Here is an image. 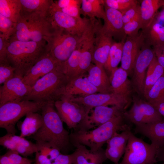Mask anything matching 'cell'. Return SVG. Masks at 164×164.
I'll return each instance as SVG.
<instances>
[{"mask_svg":"<svg viewBox=\"0 0 164 164\" xmlns=\"http://www.w3.org/2000/svg\"><path fill=\"white\" fill-rule=\"evenodd\" d=\"M0 164H12L6 153L0 156Z\"/></svg>","mask_w":164,"mask_h":164,"instance_id":"obj_53","label":"cell"},{"mask_svg":"<svg viewBox=\"0 0 164 164\" xmlns=\"http://www.w3.org/2000/svg\"><path fill=\"white\" fill-rule=\"evenodd\" d=\"M55 108L63 122L70 129L76 131L88 115L83 105L63 97L54 101Z\"/></svg>","mask_w":164,"mask_h":164,"instance_id":"obj_9","label":"cell"},{"mask_svg":"<svg viewBox=\"0 0 164 164\" xmlns=\"http://www.w3.org/2000/svg\"><path fill=\"white\" fill-rule=\"evenodd\" d=\"M154 50L159 63L164 69V56L158 51Z\"/></svg>","mask_w":164,"mask_h":164,"instance_id":"obj_51","label":"cell"},{"mask_svg":"<svg viewBox=\"0 0 164 164\" xmlns=\"http://www.w3.org/2000/svg\"><path fill=\"white\" fill-rule=\"evenodd\" d=\"M164 74V69L159 64L155 57L146 72L144 97L156 81Z\"/></svg>","mask_w":164,"mask_h":164,"instance_id":"obj_32","label":"cell"},{"mask_svg":"<svg viewBox=\"0 0 164 164\" xmlns=\"http://www.w3.org/2000/svg\"><path fill=\"white\" fill-rule=\"evenodd\" d=\"M104 6L105 16L101 31L106 35L115 38L124 40L126 38L121 13L117 10Z\"/></svg>","mask_w":164,"mask_h":164,"instance_id":"obj_18","label":"cell"},{"mask_svg":"<svg viewBox=\"0 0 164 164\" xmlns=\"http://www.w3.org/2000/svg\"><path fill=\"white\" fill-rule=\"evenodd\" d=\"M164 5V0H143L140 6L142 30L149 26L155 18L158 10Z\"/></svg>","mask_w":164,"mask_h":164,"instance_id":"obj_27","label":"cell"},{"mask_svg":"<svg viewBox=\"0 0 164 164\" xmlns=\"http://www.w3.org/2000/svg\"><path fill=\"white\" fill-rule=\"evenodd\" d=\"M124 42H114L110 50L106 63L104 66L105 69L110 74L116 68L121 62Z\"/></svg>","mask_w":164,"mask_h":164,"instance_id":"obj_34","label":"cell"},{"mask_svg":"<svg viewBox=\"0 0 164 164\" xmlns=\"http://www.w3.org/2000/svg\"><path fill=\"white\" fill-rule=\"evenodd\" d=\"M0 145L9 150L16 151L17 144L12 140L10 134L7 133L0 138Z\"/></svg>","mask_w":164,"mask_h":164,"instance_id":"obj_45","label":"cell"},{"mask_svg":"<svg viewBox=\"0 0 164 164\" xmlns=\"http://www.w3.org/2000/svg\"><path fill=\"white\" fill-rule=\"evenodd\" d=\"M52 164H73V163L71 154L61 153Z\"/></svg>","mask_w":164,"mask_h":164,"instance_id":"obj_48","label":"cell"},{"mask_svg":"<svg viewBox=\"0 0 164 164\" xmlns=\"http://www.w3.org/2000/svg\"><path fill=\"white\" fill-rule=\"evenodd\" d=\"M81 38L76 48L67 60L60 64V70L66 76L68 81L74 77L77 70L81 52Z\"/></svg>","mask_w":164,"mask_h":164,"instance_id":"obj_29","label":"cell"},{"mask_svg":"<svg viewBox=\"0 0 164 164\" xmlns=\"http://www.w3.org/2000/svg\"><path fill=\"white\" fill-rule=\"evenodd\" d=\"M153 49L158 51L164 56V44L153 48Z\"/></svg>","mask_w":164,"mask_h":164,"instance_id":"obj_55","label":"cell"},{"mask_svg":"<svg viewBox=\"0 0 164 164\" xmlns=\"http://www.w3.org/2000/svg\"><path fill=\"white\" fill-rule=\"evenodd\" d=\"M155 57L153 49L144 42L135 59L131 80L133 90L140 96H144L146 70Z\"/></svg>","mask_w":164,"mask_h":164,"instance_id":"obj_11","label":"cell"},{"mask_svg":"<svg viewBox=\"0 0 164 164\" xmlns=\"http://www.w3.org/2000/svg\"><path fill=\"white\" fill-rule=\"evenodd\" d=\"M125 109L116 106H99L92 109L76 131H88L105 123L113 118L123 114Z\"/></svg>","mask_w":164,"mask_h":164,"instance_id":"obj_14","label":"cell"},{"mask_svg":"<svg viewBox=\"0 0 164 164\" xmlns=\"http://www.w3.org/2000/svg\"><path fill=\"white\" fill-rule=\"evenodd\" d=\"M157 19L160 22L164 24V5L162 7V9L157 16Z\"/></svg>","mask_w":164,"mask_h":164,"instance_id":"obj_54","label":"cell"},{"mask_svg":"<svg viewBox=\"0 0 164 164\" xmlns=\"http://www.w3.org/2000/svg\"><path fill=\"white\" fill-rule=\"evenodd\" d=\"M145 97L150 103L164 98V74L152 87Z\"/></svg>","mask_w":164,"mask_h":164,"instance_id":"obj_35","label":"cell"},{"mask_svg":"<svg viewBox=\"0 0 164 164\" xmlns=\"http://www.w3.org/2000/svg\"><path fill=\"white\" fill-rule=\"evenodd\" d=\"M81 0H59L53 1L51 6L56 9H60L74 5H80Z\"/></svg>","mask_w":164,"mask_h":164,"instance_id":"obj_44","label":"cell"},{"mask_svg":"<svg viewBox=\"0 0 164 164\" xmlns=\"http://www.w3.org/2000/svg\"><path fill=\"white\" fill-rule=\"evenodd\" d=\"M132 126L126 119L124 114L92 130L74 131L70 134V141L73 146L80 144L88 147L92 152H96L116 133L131 130Z\"/></svg>","mask_w":164,"mask_h":164,"instance_id":"obj_2","label":"cell"},{"mask_svg":"<svg viewBox=\"0 0 164 164\" xmlns=\"http://www.w3.org/2000/svg\"><path fill=\"white\" fill-rule=\"evenodd\" d=\"M46 102L22 100L0 105V127L5 129L7 134H15V126L19 120L29 113L41 110Z\"/></svg>","mask_w":164,"mask_h":164,"instance_id":"obj_6","label":"cell"},{"mask_svg":"<svg viewBox=\"0 0 164 164\" xmlns=\"http://www.w3.org/2000/svg\"><path fill=\"white\" fill-rule=\"evenodd\" d=\"M144 43L142 31L136 36L126 37L123 47L121 67L128 75H132L135 59Z\"/></svg>","mask_w":164,"mask_h":164,"instance_id":"obj_16","label":"cell"},{"mask_svg":"<svg viewBox=\"0 0 164 164\" xmlns=\"http://www.w3.org/2000/svg\"></svg>","mask_w":164,"mask_h":164,"instance_id":"obj_57","label":"cell"},{"mask_svg":"<svg viewBox=\"0 0 164 164\" xmlns=\"http://www.w3.org/2000/svg\"><path fill=\"white\" fill-rule=\"evenodd\" d=\"M70 99L72 101L83 105L88 114L94 108L102 106H116L126 110L132 101L131 97L112 93L109 94L96 93L84 96L76 97Z\"/></svg>","mask_w":164,"mask_h":164,"instance_id":"obj_12","label":"cell"},{"mask_svg":"<svg viewBox=\"0 0 164 164\" xmlns=\"http://www.w3.org/2000/svg\"><path fill=\"white\" fill-rule=\"evenodd\" d=\"M53 101L47 102L43 107L42 126L34 135L29 137L36 142L50 144L63 154L68 153L74 147L70 139V133L64 128L63 121L57 112Z\"/></svg>","mask_w":164,"mask_h":164,"instance_id":"obj_1","label":"cell"},{"mask_svg":"<svg viewBox=\"0 0 164 164\" xmlns=\"http://www.w3.org/2000/svg\"><path fill=\"white\" fill-rule=\"evenodd\" d=\"M104 5L122 12L138 3L135 0H105Z\"/></svg>","mask_w":164,"mask_h":164,"instance_id":"obj_38","label":"cell"},{"mask_svg":"<svg viewBox=\"0 0 164 164\" xmlns=\"http://www.w3.org/2000/svg\"><path fill=\"white\" fill-rule=\"evenodd\" d=\"M53 1L51 0H20L22 5L21 12H36L47 15Z\"/></svg>","mask_w":164,"mask_h":164,"instance_id":"obj_33","label":"cell"},{"mask_svg":"<svg viewBox=\"0 0 164 164\" xmlns=\"http://www.w3.org/2000/svg\"><path fill=\"white\" fill-rule=\"evenodd\" d=\"M15 69L9 63L0 64V84H3L15 75Z\"/></svg>","mask_w":164,"mask_h":164,"instance_id":"obj_40","label":"cell"},{"mask_svg":"<svg viewBox=\"0 0 164 164\" xmlns=\"http://www.w3.org/2000/svg\"><path fill=\"white\" fill-rule=\"evenodd\" d=\"M43 119L41 114L36 112L27 114L23 121L20 123V136L30 137L35 134L42 126Z\"/></svg>","mask_w":164,"mask_h":164,"instance_id":"obj_28","label":"cell"},{"mask_svg":"<svg viewBox=\"0 0 164 164\" xmlns=\"http://www.w3.org/2000/svg\"><path fill=\"white\" fill-rule=\"evenodd\" d=\"M20 0H0V14L17 23L21 16Z\"/></svg>","mask_w":164,"mask_h":164,"instance_id":"obj_31","label":"cell"},{"mask_svg":"<svg viewBox=\"0 0 164 164\" xmlns=\"http://www.w3.org/2000/svg\"><path fill=\"white\" fill-rule=\"evenodd\" d=\"M128 76L127 72L121 67L113 71L109 77L111 93L131 97L134 90Z\"/></svg>","mask_w":164,"mask_h":164,"instance_id":"obj_24","label":"cell"},{"mask_svg":"<svg viewBox=\"0 0 164 164\" xmlns=\"http://www.w3.org/2000/svg\"><path fill=\"white\" fill-rule=\"evenodd\" d=\"M12 164H30L32 161L22 156L17 152L9 150L6 153Z\"/></svg>","mask_w":164,"mask_h":164,"instance_id":"obj_43","label":"cell"},{"mask_svg":"<svg viewBox=\"0 0 164 164\" xmlns=\"http://www.w3.org/2000/svg\"><path fill=\"white\" fill-rule=\"evenodd\" d=\"M142 28V23L140 15L138 16L124 24V29L127 36L137 35L140 29Z\"/></svg>","mask_w":164,"mask_h":164,"instance_id":"obj_39","label":"cell"},{"mask_svg":"<svg viewBox=\"0 0 164 164\" xmlns=\"http://www.w3.org/2000/svg\"><path fill=\"white\" fill-rule=\"evenodd\" d=\"M31 88L23 82L22 77L15 75L0 87V105L9 102L23 100Z\"/></svg>","mask_w":164,"mask_h":164,"instance_id":"obj_15","label":"cell"},{"mask_svg":"<svg viewBox=\"0 0 164 164\" xmlns=\"http://www.w3.org/2000/svg\"><path fill=\"white\" fill-rule=\"evenodd\" d=\"M60 63L49 53L39 59L22 77L23 82L32 87L39 79L57 69Z\"/></svg>","mask_w":164,"mask_h":164,"instance_id":"obj_17","label":"cell"},{"mask_svg":"<svg viewBox=\"0 0 164 164\" xmlns=\"http://www.w3.org/2000/svg\"><path fill=\"white\" fill-rule=\"evenodd\" d=\"M156 158L157 162L161 161L164 162V147L158 149Z\"/></svg>","mask_w":164,"mask_h":164,"instance_id":"obj_52","label":"cell"},{"mask_svg":"<svg viewBox=\"0 0 164 164\" xmlns=\"http://www.w3.org/2000/svg\"><path fill=\"white\" fill-rule=\"evenodd\" d=\"M53 25V30L46 39L47 52L61 64L69 58L81 36L72 35L64 29Z\"/></svg>","mask_w":164,"mask_h":164,"instance_id":"obj_7","label":"cell"},{"mask_svg":"<svg viewBox=\"0 0 164 164\" xmlns=\"http://www.w3.org/2000/svg\"><path fill=\"white\" fill-rule=\"evenodd\" d=\"M164 164V163L163 164Z\"/></svg>","mask_w":164,"mask_h":164,"instance_id":"obj_56","label":"cell"},{"mask_svg":"<svg viewBox=\"0 0 164 164\" xmlns=\"http://www.w3.org/2000/svg\"><path fill=\"white\" fill-rule=\"evenodd\" d=\"M134 131L148 138L158 149L164 147V119L156 122L134 125Z\"/></svg>","mask_w":164,"mask_h":164,"instance_id":"obj_21","label":"cell"},{"mask_svg":"<svg viewBox=\"0 0 164 164\" xmlns=\"http://www.w3.org/2000/svg\"><path fill=\"white\" fill-rule=\"evenodd\" d=\"M132 102L131 108L124 113L126 119L131 125L152 123L163 119L153 106L147 101L134 97Z\"/></svg>","mask_w":164,"mask_h":164,"instance_id":"obj_10","label":"cell"},{"mask_svg":"<svg viewBox=\"0 0 164 164\" xmlns=\"http://www.w3.org/2000/svg\"><path fill=\"white\" fill-rule=\"evenodd\" d=\"M101 27L100 25L96 32L92 62L96 65L104 67L110 50L114 42L112 37L101 31Z\"/></svg>","mask_w":164,"mask_h":164,"instance_id":"obj_19","label":"cell"},{"mask_svg":"<svg viewBox=\"0 0 164 164\" xmlns=\"http://www.w3.org/2000/svg\"><path fill=\"white\" fill-rule=\"evenodd\" d=\"M131 130H127L119 133H116L107 142L105 154L107 159L114 164L118 162L125 152Z\"/></svg>","mask_w":164,"mask_h":164,"instance_id":"obj_22","label":"cell"},{"mask_svg":"<svg viewBox=\"0 0 164 164\" xmlns=\"http://www.w3.org/2000/svg\"><path fill=\"white\" fill-rule=\"evenodd\" d=\"M121 12L123 22L125 24L140 15V6L138 3Z\"/></svg>","mask_w":164,"mask_h":164,"instance_id":"obj_41","label":"cell"},{"mask_svg":"<svg viewBox=\"0 0 164 164\" xmlns=\"http://www.w3.org/2000/svg\"><path fill=\"white\" fill-rule=\"evenodd\" d=\"M74 152L71 154L73 164H102L107 159L105 149L102 148L93 152L85 145L77 144Z\"/></svg>","mask_w":164,"mask_h":164,"instance_id":"obj_23","label":"cell"},{"mask_svg":"<svg viewBox=\"0 0 164 164\" xmlns=\"http://www.w3.org/2000/svg\"><path fill=\"white\" fill-rule=\"evenodd\" d=\"M37 151L48 157L53 162L61 153L59 149L46 142H36Z\"/></svg>","mask_w":164,"mask_h":164,"instance_id":"obj_37","label":"cell"},{"mask_svg":"<svg viewBox=\"0 0 164 164\" xmlns=\"http://www.w3.org/2000/svg\"><path fill=\"white\" fill-rule=\"evenodd\" d=\"M16 23L0 14V37L9 41L14 33Z\"/></svg>","mask_w":164,"mask_h":164,"instance_id":"obj_36","label":"cell"},{"mask_svg":"<svg viewBox=\"0 0 164 164\" xmlns=\"http://www.w3.org/2000/svg\"><path fill=\"white\" fill-rule=\"evenodd\" d=\"M68 82L66 76L58 68L38 80L23 100L43 102L55 101L62 97Z\"/></svg>","mask_w":164,"mask_h":164,"instance_id":"obj_5","label":"cell"},{"mask_svg":"<svg viewBox=\"0 0 164 164\" xmlns=\"http://www.w3.org/2000/svg\"><path fill=\"white\" fill-rule=\"evenodd\" d=\"M87 72L88 74L86 77L90 82L98 89V93H112L109 77L108 76L104 67L91 65Z\"/></svg>","mask_w":164,"mask_h":164,"instance_id":"obj_25","label":"cell"},{"mask_svg":"<svg viewBox=\"0 0 164 164\" xmlns=\"http://www.w3.org/2000/svg\"><path fill=\"white\" fill-rule=\"evenodd\" d=\"M35 164H52V162L47 156L38 151L35 153Z\"/></svg>","mask_w":164,"mask_h":164,"instance_id":"obj_49","label":"cell"},{"mask_svg":"<svg viewBox=\"0 0 164 164\" xmlns=\"http://www.w3.org/2000/svg\"><path fill=\"white\" fill-rule=\"evenodd\" d=\"M53 26L48 15L36 12H21L15 31L9 42L15 41L39 42L46 41Z\"/></svg>","mask_w":164,"mask_h":164,"instance_id":"obj_4","label":"cell"},{"mask_svg":"<svg viewBox=\"0 0 164 164\" xmlns=\"http://www.w3.org/2000/svg\"><path fill=\"white\" fill-rule=\"evenodd\" d=\"M158 149L131 132L124 156L118 164H155Z\"/></svg>","mask_w":164,"mask_h":164,"instance_id":"obj_8","label":"cell"},{"mask_svg":"<svg viewBox=\"0 0 164 164\" xmlns=\"http://www.w3.org/2000/svg\"><path fill=\"white\" fill-rule=\"evenodd\" d=\"M80 5H74L60 9H57L53 8L51 6L52 8L56 10H60L71 16L78 19H81L82 18L80 15Z\"/></svg>","mask_w":164,"mask_h":164,"instance_id":"obj_47","label":"cell"},{"mask_svg":"<svg viewBox=\"0 0 164 164\" xmlns=\"http://www.w3.org/2000/svg\"><path fill=\"white\" fill-rule=\"evenodd\" d=\"M9 41L0 37V64L9 63L7 59Z\"/></svg>","mask_w":164,"mask_h":164,"instance_id":"obj_46","label":"cell"},{"mask_svg":"<svg viewBox=\"0 0 164 164\" xmlns=\"http://www.w3.org/2000/svg\"><path fill=\"white\" fill-rule=\"evenodd\" d=\"M47 53L46 41H15L9 42L7 59L9 63L15 69V74L23 77Z\"/></svg>","mask_w":164,"mask_h":164,"instance_id":"obj_3","label":"cell"},{"mask_svg":"<svg viewBox=\"0 0 164 164\" xmlns=\"http://www.w3.org/2000/svg\"><path fill=\"white\" fill-rule=\"evenodd\" d=\"M12 140L17 144L20 145L35 153L37 151L36 143L27 140L25 138L15 135L11 134Z\"/></svg>","mask_w":164,"mask_h":164,"instance_id":"obj_42","label":"cell"},{"mask_svg":"<svg viewBox=\"0 0 164 164\" xmlns=\"http://www.w3.org/2000/svg\"><path fill=\"white\" fill-rule=\"evenodd\" d=\"M97 92L98 89L83 75L73 78L67 82L62 97L70 99L76 95L84 96Z\"/></svg>","mask_w":164,"mask_h":164,"instance_id":"obj_20","label":"cell"},{"mask_svg":"<svg viewBox=\"0 0 164 164\" xmlns=\"http://www.w3.org/2000/svg\"><path fill=\"white\" fill-rule=\"evenodd\" d=\"M103 0H82L80 13L85 16L87 15L90 19L96 18L103 19L105 16L104 9L102 6Z\"/></svg>","mask_w":164,"mask_h":164,"instance_id":"obj_30","label":"cell"},{"mask_svg":"<svg viewBox=\"0 0 164 164\" xmlns=\"http://www.w3.org/2000/svg\"><path fill=\"white\" fill-rule=\"evenodd\" d=\"M48 15L53 24L72 35L79 36H82L90 21V19L86 18L78 19L71 16L51 6Z\"/></svg>","mask_w":164,"mask_h":164,"instance_id":"obj_13","label":"cell"},{"mask_svg":"<svg viewBox=\"0 0 164 164\" xmlns=\"http://www.w3.org/2000/svg\"><path fill=\"white\" fill-rule=\"evenodd\" d=\"M164 119V98L151 103Z\"/></svg>","mask_w":164,"mask_h":164,"instance_id":"obj_50","label":"cell"},{"mask_svg":"<svg viewBox=\"0 0 164 164\" xmlns=\"http://www.w3.org/2000/svg\"><path fill=\"white\" fill-rule=\"evenodd\" d=\"M141 31L146 44L153 48L164 44V25L155 17L148 26Z\"/></svg>","mask_w":164,"mask_h":164,"instance_id":"obj_26","label":"cell"}]
</instances>
